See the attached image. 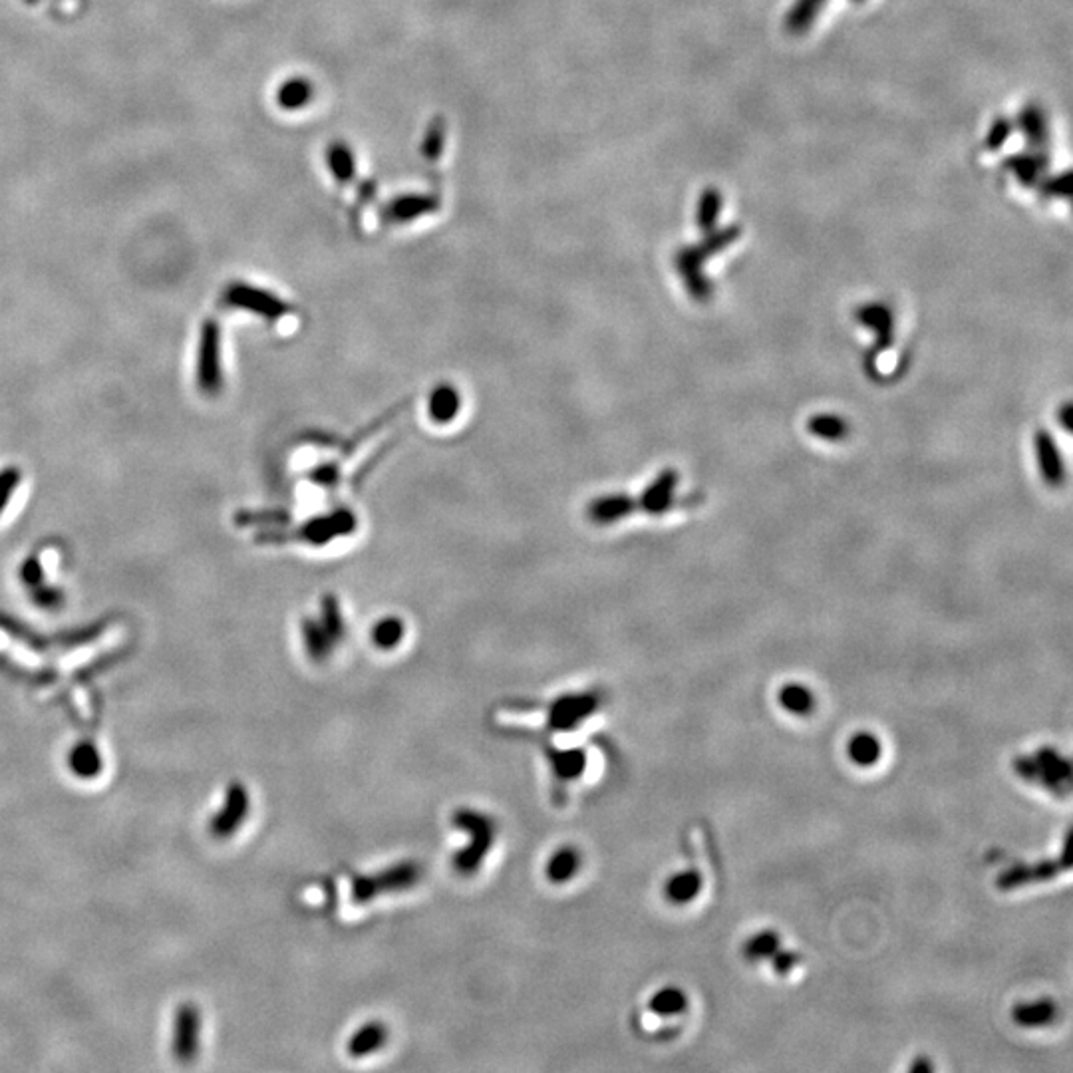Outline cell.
<instances>
[{
    "label": "cell",
    "instance_id": "cell-21",
    "mask_svg": "<svg viewBox=\"0 0 1073 1073\" xmlns=\"http://www.w3.org/2000/svg\"><path fill=\"white\" fill-rule=\"evenodd\" d=\"M581 869V853L575 847L557 849L547 861L545 875L553 885H563L571 881Z\"/></svg>",
    "mask_w": 1073,
    "mask_h": 1073
},
{
    "label": "cell",
    "instance_id": "cell-6",
    "mask_svg": "<svg viewBox=\"0 0 1073 1073\" xmlns=\"http://www.w3.org/2000/svg\"><path fill=\"white\" fill-rule=\"evenodd\" d=\"M225 299L233 307L261 314L269 320H277L289 312V307L273 293L245 285V283H235L233 287H229Z\"/></svg>",
    "mask_w": 1073,
    "mask_h": 1073
},
{
    "label": "cell",
    "instance_id": "cell-23",
    "mask_svg": "<svg viewBox=\"0 0 1073 1073\" xmlns=\"http://www.w3.org/2000/svg\"><path fill=\"white\" fill-rule=\"evenodd\" d=\"M326 163H328V169L332 173V177L340 183V185H348L354 175H356V161H354V154L350 150V146L346 142H332L328 148H326Z\"/></svg>",
    "mask_w": 1073,
    "mask_h": 1073
},
{
    "label": "cell",
    "instance_id": "cell-5",
    "mask_svg": "<svg viewBox=\"0 0 1073 1073\" xmlns=\"http://www.w3.org/2000/svg\"><path fill=\"white\" fill-rule=\"evenodd\" d=\"M440 207L442 201L434 193H402L382 207L380 219L386 225L412 223L424 215L436 213Z\"/></svg>",
    "mask_w": 1073,
    "mask_h": 1073
},
{
    "label": "cell",
    "instance_id": "cell-18",
    "mask_svg": "<svg viewBox=\"0 0 1073 1073\" xmlns=\"http://www.w3.org/2000/svg\"><path fill=\"white\" fill-rule=\"evenodd\" d=\"M634 507H636V501L632 497H628V495H622V493L605 495V497L595 499L589 505V517H591V521H595L599 525H611V523L624 519L628 513H632Z\"/></svg>",
    "mask_w": 1073,
    "mask_h": 1073
},
{
    "label": "cell",
    "instance_id": "cell-25",
    "mask_svg": "<svg viewBox=\"0 0 1073 1073\" xmlns=\"http://www.w3.org/2000/svg\"><path fill=\"white\" fill-rule=\"evenodd\" d=\"M460 412V394L454 386L442 384L430 396V416L436 424H450Z\"/></svg>",
    "mask_w": 1073,
    "mask_h": 1073
},
{
    "label": "cell",
    "instance_id": "cell-30",
    "mask_svg": "<svg viewBox=\"0 0 1073 1073\" xmlns=\"http://www.w3.org/2000/svg\"><path fill=\"white\" fill-rule=\"evenodd\" d=\"M320 624L328 632V636L334 640V644L344 636V618L338 609V603L328 595L322 601V620Z\"/></svg>",
    "mask_w": 1073,
    "mask_h": 1073
},
{
    "label": "cell",
    "instance_id": "cell-35",
    "mask_svg": "<svg viewBox=\"0 0 1073 1073\" xmlns=\"http://www.w3.org/2000/svg\"><path fill=\"white\" fill-rule=\"evenodd\" d=\"M20 575H22V583H26V585H30V587H40V585H42V567H40V563L34 561V559H30V561L24 563Z\"/></svg>",
    "mask_w": 1073,
    "mask_h": 1073
},
{
    "label": "cell",
    "instance_id": "cell-2",
    "mask_svg": "<svg viewBox=\"0 0 1073 1073\" xmlns=\"http://www.w3.org/2000/svg\"><path fill=\"white\" fill-rule=\"evenodd\" d=\"M197 386L207 396H217L223 388L221 330L215 320H207L201 328L199 358H197Z\"/></svg>",
    "mask_w": 1073,
    "mask_h": 1073
},
{
    "label": "cell",
    "instance_id": "cell-32",
    "mask_svg": "<svg viewBox=\"0 0 1073 1073\" xmlns=\"http://www.w3.org/2000/svg\"><path fill=\"white\" fill-rule=\"evenodd\" d=\"M18 483H20V471L16 467H10V469L0 473V511L4 509L8 499L12 497L14 489L18 487Z\"/></svg>",
    "mask_w": 1073,
    "mask_h": 1073
},
{
    "label": "cell",
    "instance_id": "cell-7",
    "mask_svg": "<svg viewBox=\"0 0 1073 1073\" xmlns=\"http://www.w3.org/2000/svg\"><path fill=\"white\" fill-rule=\"evenodd\" d=\"M418 875H420V869L416 865H400V867H394L390 871H384L380 875H374V877H366V879H356L354 883V899L358 901H368L372 899L374 895L382 893V891H400V889H406L410 885H414L418 881Z\"/></svg>",
    "mask_w": 1073,
    "mask_h": 1073
},
{
    "label": "cell",
    "instance_id": "cell-16",
    "mask_svg": "<svg viewBox=\"0 0 1073 1073\" xmlns=\"http://www.w3.org/2000/svg\"><path fill=\"white\" fill-rule=\"evenodd\" d=\"M597 696L595 694H583V696H565L561 698L553 710H551V724L561 728V730H567L571 726H575L577 720H583L585 716H589L595 706H597Z\"/></svg>",
    "mask_w": 1073,
    "mask_h": 1073
},
{
    "label": "cell",
    "instance_id": "cell-37",
    "mask_svg": "<svg viewBox=\"0 0 1073 1073\" xmlns=\"http://www.w3.org/2000/svg\"><path fill=\"white\" fill-rule=\"evenodd\" d=\"M1072 414L1073 406L1070 402H1066V404L1060 408V412H1058V422L1064 426L1066 432L1072 430Z\"/></svg>",
    "mask_w": 1073,
    "mask_h": 1073
},
{
    "label": "cell",
    "instance_id": "cell-27",
    "mask_svg": "<svg viewBox=\"0 0 1073 1073\" xmlns=\"http://www.w3.org/2000/svg\"><path fill=\"white\" fill-rule=\"evenodd\" d=\"M303 638H305L308 656L314 660H322L324 656H328L334 646V640L328 636L324 626L310 618L303 620Z\"/></svg>",
    "mask_w": 1073,
    "mask_h": 1073
},
{
    "label": "cell",
    "instance_id": "cell-26",
    "mask_svg": "<svg viewBox=\"0 0 1073 1073\" xmlns=\"http://www.w3.org/2000/svg\"><path fill=\"white\" fill-rule=\"evenodd\" d=\"M807 430L821 440L841 442L849 434V426L841 416L835 414H815L807 422Z\"/></svg>",
    "mask_w": 1073,
    "mask_h": 1073
},
{
    "label": "cell",
    "instance_id": "cell-33",
    "mask_svg": "<svg viewBox=\"0 0 1073 1073\" xmlns=\"http://www.w3.org/2000/svg\"><path fill=\"white\" fill-rule=\"evenodd\" d=\"M585 766V758H583V752L581 754H563L557 762V773L565 779L569 777H575L579 771H583Z\"/></svg>",
    "mask_w": 1073,
    "mask_h": 1073
},
{
    "label": "cell",
    "instance_id": "cell-13",
    "mask_svg": "<svg viewBox=\"0 0 1073 1073\" xmlns=\"http://www.w3.org/2000/svg\"><path fill=\"white\" fill-rule=\"evenodd\" d=\"M1058 1016V1006L1052 998H1034L1022 1000L1012 1008V1020L1016 1026L1026 1030L1048 1028Z\"/></svg>",
    "mask_w": 1073,
    "mask_h": 1073
},
{
    "label": "cell",
    "instance_id": "cell-1",
    "mask_svg": "<svg viewBox=\"0 0 1073 1073\" xmlns=\"http://www.w3.org/2000/svg\"><path fill=\"white\" fill-rule=\"evenodd\" d=\"M454 823L469 837L467 847L456 855L454 865L461 875H473L495 841V823L489 815H483L475 809H460L454 817Z\"/></svg>",
    "mask_w": 1073,
    "mask_h": 1073
},
{
    "label": "cell",
    "instance_id": "cell-3",
    "mask_svg": "<svg viewBox=\"0 0 1073 1073\" xmlns=\"http://www.w3.org/2000/svg\"><path fill=\"white\" fill-rule=\"evenodd\" d=\"M251 811V797L243 783H229L223 799V807L209 821V833L215 839H229L245 823Z\"/></svg>",
    "mask_w": 1073,
    "mask_h": 1073
},
{
    "label": "cell",
    "instance_id": "cell-8",
    "mask_svg": "<svg viewBox=\"0 0 1073 1073\" xmlns=\"http://www.w3.org/2000/svg\"><path fill=\"white\" fill-rule=\"evenodd\" d=\"M356 529V519L350 511L346 509H340L332 515H326V517H318V519H312L308 521L307 525L301 529L299 537L305 539L312 545H326L330 541H334L336 537H344L348 533H352Z\"/></svg>",
    "mask_w": 1073,
    "mask_h": 1073
},
{
    "label": "cell",
    "instance_id": "cell-28",
    "mask_svg": "<svg viewBox=\"0 0 1073 1073\" xmlns=\"http://www.w3.org/2000/svg\"><path fill=\"white\" fill-rule=\"evenodd\" d=\"M402 638H404V624H402V620H398L394 616L380 620L372 628V642L382 650L396 648Z\"/></svg>",
    "mask_w": 1073,
    "mask_h": 1073
},
{
    "label": "cell",
    "instance_id": "cell-15",
    "mask_svg": "<svg viewBox=\"0 0 1073 1073\" xmlns=\"http://www.w3.org/2000/svg\"><path fill=\"white\" fill-rule=\"evenodd\" d=\"M777 704L793 718H807L817 708V696L803 682H785L777 690Z\"/></svg>",
    "mask_w": 1073,
    "mask_h": 1073
},
{
    "label": "cell",
    "instance_id": "cell-10",
    "mask_svg": "<svg viewBox=\"0 0 1073 1073\" xmlns=\"http://www.w3.org/2000/svg\"><path fill=\"white\" fill-rule=\"evenodd\" d=\"M702 891H704V877L698 869H692V867L672 873L662 887L664 899L674 907H686L694 903Z\"/></svg>",
    "mask_w": 1073,
    "mask_h": 1073
},
{
    "label": "cell",
    "instance_id": "cell-14",
    "mask_svg": "<svg viewBox=\"0 0 1073 1073\" xmlns=\"http://www.w3.org/2000/svg\"><path fill=\"white\" fill-rule=\"evenodd\" d=\"M857 318L865 328H869V330H873L877 334V344H875L871 356L881 354V352L891 348L893 332H895V326H893L895 320H893L891 308L885 307V305H865V307L857 310Z\"/></svg>",
    "mask_w": 1073,
    "mask_h": 1073
},
{
    "label": "cell",
    "instance_id": "cell-19",
    "mask_svg": "<svg viewBox=\"0 0 1073 1073\" xmlns=\"http://www.w3.org/2000/svg\"><path fill=\"white\" fill-rule=\"evenodd\" d=\"M312 98H314V86L303 76L285 80L277 90V106L287 112H299L307 108Z\"/></svg>",
    "mask_w": 1073,
    "mask_h": 1073
},
{
    "label": "cell",
    "instance_id": "cell-11",
    "mask_svg": "<svg viewBox=\"0 0 1073 1073\" xmlns=\"http://www.w3.org/2000/svg\"><path fill=\"white\" fill-rule=\"evenodd\" d=\"M883 742L871 730H857L845 742L847 760L859 769H871L883 760Z\"/></svg>",
    "mask_w": 1073,
    "mask_h": 1073
},
{
    "label": "cell",
    "instance_id": "cell-36",
    "mask_svg": "<svg viewBox=\"0 0 1073 1073\" xmlns=\"http://www.w3.org/2000/svg\"><path fill=\"white\" fill-rule=\"evenodd\" d=\"M312 479H314L316 483H320L322 487H330L332 483H336V479H338V471H336L334 465H320V467H316V471L312 473Z\"/></svg>",
    "mask_w": 1073,
    "mask_h": 1073
},
{
    "label": "cell",
    "instance_id": "cell-24",
    "mask_svg": "<svg viewBox=\"0 0 1073 1073\" xmlns=\"http://www.w3.org/2000/svg\"><path fill=\"white\" fill-rule=\"evenodd\" d=\"M781 936L766 928V930H760V932H754L746 942H744V956L750 960V962H756V964H767L779 950H781Z\"/></svg>",
    "mask_w": 1073,
    "mask_h": 1073
},
{
    "label": "cell",
    "instance_id": "cell-29",
    "mask_svg": "<svg viewBox=\"0 0 1073 1073\" xmlns=\"http://www.w3.org/2000/svg\"><path fill=\"white\" fill-rule=\"evenodd\" d=\"M444 146H446V122L444 118H434L430 128L426 130L420 154L424 155L428 161H438L442 157Z\"/></svg>",
    "mask_w": 1073,
    "mask_h": 1073
},
{
    "label": "cell",
    "instance_id": "cell-17",
    "mask_svg": "<svg viewBox=\"0 0 1073 1073\" xmlns=\"http://www.w3.org/2000/svg\"><path fill=\"white\" fill-rule=\"evenodd\" d=\"M688 1006H690V998L686 990L674 984L658 988L648 1000V1010L658 1018H678L686 1014Z\"/></svg>",
    "mask_w": 1073,
    "mask_h": 1073
},
{
    "label": "cell",
    "instance_id": "cell-22",
    "mask_svg": "<svg viewBox=\"0 0 1073 1073\" xmlns=\"http://www.w3.org/2000/svg\"><path fill=\"white\" fill-rule=\"evenodd\" d=\"M388 1038V1030L382 1022H368L352 1034L348 1040V1054L354 1058H364L372 1052H378Z\"/></svg>",
    "mask_w": 1073,
    "mask_h": 1073
},
{
    "label": "cell",
    "instance_id": "cell-9",
    "mask_svg": "<svg viewBox=\"0 0 1073 1073\" xmlns=\"http://www.w3.org/2000/svg\"><path fill=\"white\" fill-rule=\"evenodd\" d=\"M1034 450L1042 477L1052 487H1062L1066 481V463L1060 448L1048 430H1038L1034 436Z\"/></svg>",
    "mask_w": 1073,
    "mask_h": 1073
},
{
    "label": "cell",
    "instance_id": "cell-34",
    "mask_svg": "<svg viewBox=\"0 0 1073 1073\" xmlns=\"http://www.w3.org/2000/svg\"><path fill=\"white\" fill-rule=\"evenodd\" d=\"M34 603L42 609H56L62 605V593L56 589H38L34 595Z\"/></svg>",
    "mask_w": 1073,
    "mask_h": 1073
},
{
    "label": "cell",
    "instance_id": "cell-38",
    "mask_svg": "<svg viewBox=\"0 0 1073 1073\" xmlns=\"http://www.w3.org/2000/svg\"><path fill=\"white\" fill-rule=\"evenodd\" d=\"M911 1070L913 1072H930L932 1070V1064L926 1060V1058H917L913 1064H911Z\"/></svg>",
    "mask_w": 1073,
    "mask_h": 1073
},
{
    "label": "cell",
    "instance_id": "cell-12",
    "mask_svg": "<svg viewBox=\"0 0 1073 1073\" xmlns=\"http://www.w3.org/2000/svg\"><path fill=\"white\" fill-rule=\"evenodd\" d=\"M678 485V473L674 469H664L658 473V477L646 487L642 493L638 505L648 515H662L666 513L674 503V491Z\"/></svg>",
    "mask_w": 1073,
    "mask_h": 1073
},
{
    "label": "cell",
    "instance_id": "cell-20",
    "mask_svg": "<svg viewBox=\"0 0 1073 1073\" xmlns=\"http://www.w3.org/2000/svg\"><path fill=\"white\" fill-rule=\"evenodd\" d=\"M68 767L80 779H94L102 773L104 760L94 744L80 742L68 754Z\"/></svg>",
    "mask_w": 1073,
    "mask_h": 1073
},
{
    "label": "cell",
    "instance_id": "cell-4",
    "mask_svg": "<svg viewBox=\"0 0 1073 1073\" xmlns=\"http://www.w3.org/2000/svg\"><path fill=\"white\" fill-rule=\"evenodd\" d=\"M201 1012L195 1004L185 1002L177 1008L173 1020L171 1052L179 1064H191L199 1052Z\"/></svg>",
    "mask_w": 1073,
    "mask_h": 1073
},
{
    "label": "cell",
    "instance_id": "cell-31",
    "mask_svg": "<svg viewBox=\"0 0 1073 1073\" xmlns=\"http://www.w3.org/2000/svg\"><path fill=\"white\" fill-rule=\"evenodd\" d=\"M799 962H801V958H799L795 952H791V950H783V948H781V950H779L767 964L771 966V970H773L775 974L785 976V974H789Z\"/></svg>",
    "mask_w": 1073,
    "mask_h": 1073
}]
</instances>
